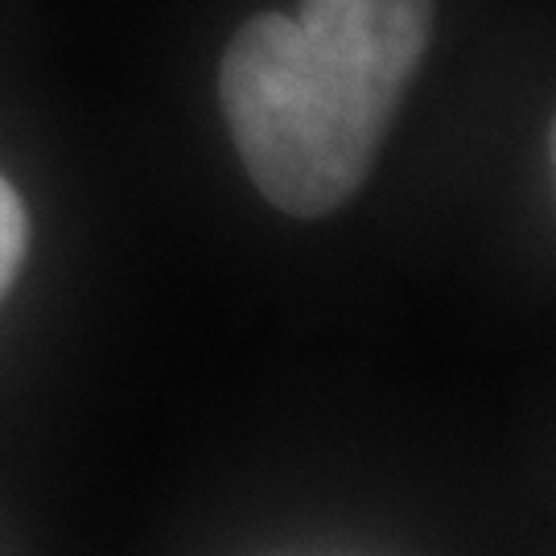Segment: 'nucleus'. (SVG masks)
Returning a JSON list of instances; mask_svg holds the SVG:
<instances>
[{"label": "nucleus", "mask_w": 556, "mask_h": 556, "mask_svg": "<svg viewBox=\"0 0 556 556\" xmlns=\"http://www.w3.org/2000/svg\"><path fill=\"white\" fill-rule=\"evenodd\" d=\"M29 248V215L21 194L0 178V301L13 289V280L21 273V260Z\"/></svg>", "instance_id": "f03ea898"}, {"label": "nucleus", "mask_w": 556, "mask_h": 556, "mask_svg": "<svg viewBox=\"0 0 556 556\" xmlns=\"http://www.w3.org/2000/svg\"><path fill=\"white\" fill-rule=\"evenodd\" d=\"M438 0H301L260 13L219 66V103L256 190L321 219L376 169L400 100L433 41Z\"/></svg>", "instance_id": "f257e3e1"}]
</instances>
